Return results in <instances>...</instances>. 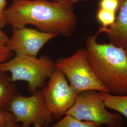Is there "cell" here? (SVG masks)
<instances>
[{"label":"cell","mask_w":127,"mask_h":127,"mask_svg":"<svg viewBox=\"0 0 127 127\" xmlns=\"http://www.w3.org/2000/svg\"><path fill=\"white\" fill-rule=\"evenodd\" d=\"M123 0H119V3H120V6L121 5V4H122V3H123Z\"/></svg>","instance_id":"22"},{"label":"cell","mask_w":127,"mask_h":127,"mask_svg":"<svg viewBox=\"0 0 127 127\" xmlns=\"http://www.w3.org/2000/svg\"><path fill=\"white\" fill-rule=\"evenodd\" d=\"M78 0V1H87V0Z\"/></svg>","instance_id":"24"},{"label":"cell","mask_w":127,"mask_h":127,"mask_svg":"<svg viewBox=\"0 0 127 127\" xmlns=\"http://www.w3.org/2000/svg\"><path fill=\"white\" fill-rule=\"evenodd\" d=\"M41 91L47 108L54 118L58 120L66 114L78 95L64 75L57 68Z\"/></svg>","instance_id":"7"},{"label":"cell","mask_w":127,"mask_h":127,"mask_svg":"<svg viewBox=\"0 0 127 127\" xmlns=\"http://www.w3.org/2000/svg\"><path fill=\"white\" fill-rule=\"evenodd\" d=\"M99 94L106 107L117 111L127 119V94L116 95L104 92H99Z\"/></svg>","instance_id":"11"},{"label":"cell","mask_w":127,"mask_h":127,"mask_svg":"<svg viewBox=\"0 0 127 127\" xmlns=\"http://www.w3.org/2000/svg\"><path fill=\"white\" fill-rule=\"evenodd\" d=\"M34 127H42L41 126V125H40V124H34ZM18 127H21L20 126H18Z\"/></svg>","instance_id":"21"},{"label":"cell","mask_w":127,"mask_h":127,"mask_svg":"<svg viewBox=\"0 0 127 127\" xmlns=\"http://www.w3.org/2000/svg\"><path fill=\"white\" fill-rule=\"evenodd\" d=\"M13 118L11 113L8 110L0 111V127H5Z\"/></svg>","instance_id":"16"},{"label":"cell","mask_w":127,"mask_h":127,"mask_svg":"<svg viewBox=\"0 0 127 127\" xmlns=\"http://www.w3.org/2000/svg\"><path fill=\"white\" fill-rule=\"evenodd\" d=\"M12 35L6 46L16 55L37 57L41 49L51 40L58 35L41 32L26 27L12 28Z\"/></svg>","instance_id":"8"},{"label":"cell","mask_w":127,"mask_h":127,"mask_svg":"<svg viewBox=\"0 0 127 127\" xmlns=\"http://www.w3.org/2000/svg\"><path fill=\"white\" fill-rule=\"evenodd\" d=\"M123 48L124 49V50L126 51V53H127V44L123 47Z\"/></svg>","instance_id":"23"},{"label":"cell","mask_w":127,"mask_h":127,"mask_svg":"<svg viewBox=\"0 0 127 127\" xmlns=\"http://www.w3.org/2000/svg\"><path fill=\"white\" fill-rule=\"evenodd\" d=\"M56 69L55 63L47 56L40 58L16 55L0 64V71L10 73L12 82L24 81L31 94L41 90Z\"/></svg>","instance_id":"3"},{"label":"cell","mask_w":127,"mask_h":127,"mask_svg":"<svg viewBox=\"0 0 127 127\" xmlns=\"http://www.w3.org/2000/svg\"><path fill=\"white\" fill-rule=\"evenodd\" d=\"M12 51L5 46L0 48V64L8 61L12 58Z\"/></svg>","instance_id":"15"},{"label":"cell","mask_w":127,"mask_h":127,"mask_svg":"<svg viewBox=\"0 0 127 127\" xmlns=\"http://www.w3.org/2000/svg\"><path fill=\"white\" fill-rule=\"evenodd\" d=\"M53 1H57V2H60L68 3L73 5L78 1V0H53Z\"/></svg>","instance_id":"20"},{"label":"cell","mask_w":127,"mask_h":127,"mask_svg":"<svg viewBox=\"0 0 127 127\" xmlns=\"http://www.w3.org/2000/svg\"><path fill=\"white\" fill-rule=\"evenodd\" d=\"M19 94L18 87L7 73L0 71V111L8 110L14 97Z\"/></svg>","instance_id":"10"},{"label":"cell","mask_w":127,"mask_h":127,"mask_svg":"<svg viewBox=\"0 0 127 127\" xmlns=\"http://www.w3.org/2000/svg\"><path fill=\"white\" fill-rule=\"evenodd\" d=\"M9 39V37L0 28V48L6 46Z\"/></svg>","instance_id":"18"},{"label":"cell","mask_w":127,"mask_h":127,"mask_svg":"<svg viewBox=\"0 0 127 127\" xmlns=\"http://www.w3.org/2000/svg\"><path fill=\"white\" fill-rule=\"evenodd\" d=\"M8 111L16 123L22 124L21 127H30L35 124L50 127L55 119L46 105L41 90L30 96L19 93L11 101Z\"/></svg>","instance_id":"6"},{"label":"cell","mask_w":127,"mask_h":127,"mask_svg":"<svg viewBox=\"0 0 127 127\" xmlns=\"http://www.w3.org/2000/svg\"><path fill=\"white\" fill-rule=\"evenodd\" d=\"M99 5L100 8L116 12L120 3L119 0H101Z\"/></svg>","instance_id":"14"},{"label":"cell","mask_w":127,"mask_h":127,"mask_svg":"<svg viewBox=\"0 0 127 127\" xmlns=\"http://www.w3.org/2000/svg\"><path fill=\"white\" fill-rule=\"evenodd\" d=\"M55 63L77 94L89 91L108 92L90 65L85 49H78L71 56L59 59Z\"/></svg>","instance_id":"4"},{"label":"cell","mask_w":127,"mask_h":127,"mask_svg":"<svg viewBox=\"0 0 127 127\" xmlns=\"http://www.w3.org/2000/svg\"><path fill=\"white\" fill-rule=\"evenodd\" d=\"M96 17L102 27L107 28L112 26L115 22L116 18V12L99 8L96 13Z\"/></svg>","instance_id":"13"},{"label":"cell","mask_w":127,"mask_h":127,"mask_svg":"<svg viewBox=\"0 0 127 127\" xmlns=\"http://www.w3.org/2000/svg\"><path fill=\"white\" fill-rule=\"evenodd\" d=\"M6 7L7 1L6 0H0V28L1 29L6 25L4 14Z\"/></svg>","instance_id":"17"},{"label":"cell","mask_w":127,"mask_h":127,"mask_svg":"<svg viewBox=\"0 0 127 127\" xmlns=\"http://www.w3.org/2000/svg\"><path fill=\"white\" fill-rule=\"evenodd\" d=\"M18 126L19 125H18V123H16L13 116V118L9 121L5 127H18Z\"/></svg>","instance_id":"19"},{"label":"cell","mask_w":127,"mask_h":127,"mask_svg":"<svg viewBox=\"0 0 127 127\" xmlns=\"http://www.w3.org/2000/svg\"><path fill=\"white\" fill-rule=\"evenodd\" d=\"M73 5L48 0H12L5 9V19L12 28L31 25L41 32L70 37L77 23Z\"/></svg>","instance_id":"1"},{"label":"cell","mask_w":127,"mask_h":127,"mask_svg":"<svg viewBox=\"0 0 127 127\" xmlns=\"http://www.w3.org/2000/svg\"><path fill=\"white\" fill-rule=\"evenodd\" d=\"M115 21L110 27L99 28L105 33L110 42L115 45L124 47L127 44V0H124L119 7Z\"/></svg>","instance_id":"9"},{"label":"cell","mask_w":127,"mask_h":127,"mask_svg":"<svg viewBox=\"0 0 127 127\" xmlns=\"http://www.w3.org/2000/svg\"><path fill=\"white\" fill-rule=\"evenodd\" d=\"M50 127H103L95 123L82 121L66 114Z\"/></svg>","instance_id":"12"},{"label":"cell","mask_w":127,"mask_h":127,"mask_svg":"<svg viewBox=\"0 0 127 127\" xmlns=\"http://www.w3.org/2000/svg\"><path fill=\"white\" fill-rule=\"evenodd\" d=\"M66 114L108 127H122L124 121L119 114L109 112L100 97L99 91H86L78 94Z\"/></svg>","instance_id":"5"},{"label":"cell","mask_w":127,"mask_h":127,"mask_svg":"<svg viewBox=\"0 0 127 127\" xmlns=\"http://www.w3.org/2000/svg\"><path fill=\"white\" fill-rule=\"evenodd\" d=\"M102 33L99 28L95 34L87 39L85 50L88 62L109 93L126 95L127 53L123 47L111 42H98L97 38Z\"/></svg>","instance_id":"2"}]
</instances>
